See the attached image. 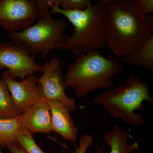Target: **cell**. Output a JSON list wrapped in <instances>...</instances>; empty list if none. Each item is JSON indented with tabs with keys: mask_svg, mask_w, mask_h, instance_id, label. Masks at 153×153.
<instances>
[{
	"mask_svg": "<svg viewBox=\"0 0 153 153\" xmlns=\"http://www.w3.org/2000/svg\"><path fill=\"white\" fill-rule=\"evenodd\" d=\"M57 5L64 11H82L92 5L90 0H56Z\"/></svg>",
	"mask_w": 153,
	"mask_h": 153,
	"instance_id": "e0dca14e",
	"label": "cell"
},
{
	"mask_svg": "<svg viewBox=\"0 0 153 153\" xmlns=\"http://www.w3.org/2000/svg\"><path fill=\"white\" fill-rule=\"evenodd\" d=\"M49 13L63 15L74 27L73 34L60 50L79 56L106 47V0H100L82 11L62 10L56 1Z\"/></svg>",
	"mask_w": 153,
	"mask_h": 153,
	"instance_id": "3957f363",
	"label": "cell"
},
{
	"mask_svg": "<svg viewBox=\"0 0 153 153\" xmlns=\"http://www.w3.org/2000/svg\"><path fill=\"white\" fill-rule=\"evenodd\" d=\"M41 72L42 75L38 78L37 82L41 86L43 98L59 102L70 111L76 109L75 100L69 98L65 93L64 76L59 60L53 58L49 62H45Z\"/></svg>",
	"mask_w": 153,
	"mask_h": 153,
	"instance_id": "52a82bcc",
	"label": "cell"
},
{
	"mask_svg": "<svg viewBox=\"0 0 153 153\" xmlns=\"http://www.w3.org/2000/svg\"><path fill=\"white\" fill-rule=\"evenodd\" d=\"M0 153H2L1 151V149H0Z\"/></svg>",
	"mask_w": 153,
	"mask_h": 153,
	"instance_id": "44dd1931",
	"label": "cell"
},
{
	"mask_svg": "<svg viewBox=\"0 0 153 153\" xmlns=\"http://www.w3.org/2000/svg\"><path fill=\"white\" fill-rule=\"evenodd\" d=\"M16 78L7 70L3 72L1 80L5 84L17 111L21 114L43 98V95L35 74H30L22 81H17Z\"/></svg>",
	"mask_w": 153,
	"mask_h": 153,
	"instance_id": "ba28073f",
	"label": "cell"
},
{
	"mask_svg": "<svg viewBox=\"0 0 153 153\" xmlns=\"http://www.w3.org/2000/svg\"><path fill=\"white\" fill-rule=\"evenodd\" d=\"M106 1L107 47L115 56L128 57L140 49L152 34L153 16L143 15L134 1Z\"/></svg>",
	"mask_w": 153,
	"mask_h": 153,
	"instance_id": "6da1fadb",
	"label": "cell"
},
{
	"mask_svg": "<svg viewBox=\"0 0 153 153\" xmlns=\"http://www.w3.org/2000/svg\"><path fill=\"white\" fill-rule=\"evenodd\" d=\"M55 0H0V27L19 32L49 13Z\"/></svg>",
	"mask_w": 153,
	"mask_h": 153,
	"instance_id": "8992f818",
	"label": "cell"
},
{
	"mask_svg": "<svg viewBox=\"0 0 153 153\" xmlns=\"http://www.w3.org/2000/svg\"><path fill=\"white\" fill-rule=\"evenodd\" d=\"M19 115L7 86L0 80V119L10 118Z\"/></svg>",
	"mask_w": 153,
	"mask_h": 153,
	"instance_id": "9a60e30c",
	"label": "cell"
},
{
	"mask_svg": "<svg viewBox=\"0 0 153 153\" xmlns=\"http://www.w3.org/2000/svg\"><path fill=\"white\" fill-rule=\"evenodd\" d=\"M67 26L65 20L54 19L49 13L29 27L7 35L34 59L38 54L44 59L52 50L61 49L66 44L68 36L64 31Z\"/></svg>",
	"mask_w": 153,
	"mask_h": 153,
	"instance_id": "5b68a950",
	"label": "cell"
},
{
	"mask_svg": "<svg viewBox=\"0 0 153 153\" xmlns=\"http://www.w3.org/2000/svg\"><path fill=\"white\" fill-rule=\"evenodd\" d=\"M135 5L137 10L144 16H148L153 12V0H136Z\"/></svg>",
	"mask_w": 153,
	"mask_h": 153,
	"instance_id": "d6986e66",
	"label": "cell"
},
{
	"mask_svg": "<svg viewBox=\"0 0 153 153\" xmlns=\"http://www.w3.org/2000/svg\"><path fill=\"white\" fill-rule=\"evenodd\" d=\"M123 63L131 66L143 67L153 73V35H151L144 45L133 54L122 58Z\"/></svg>",
	"mask_w": 153,
	"mask_h": 153,
	"instance_id": "4fadbf2b",
	"label": "cell"
},
{
	"mask_svg": "<svg viewBox=\"0 0 153 153\" xmlns=\"http://www.w3.org/2000/svg\"><path fill=\"white\" fill-rule=\"evenodd\" d=\"M21 115V127L33 134L36 133L49 134L52 131L49 105L43 97Z\"/></svg>",
	"mask_w": 153,
	"mask_h": 153,
	"instance_id": "30bf717a",
	"label": "cell"
},
{
	"mask_svg": "<svg viewBox=\"0 0 153 153\" xmlns=\"http://www.w3.org/2000/svg\"><path fill=\"white\" fill-rule=\"evenodd\" d=\"M33 135L27 130L21 127L17 135L18 144L27 153H46L38 146Z\"/></svg>",
	"mask_w": 153,
	"mask_h": 153,
	"instance_id": "2e32d148",
	"label": "cell"
},
{
	"mask_svg": "<svg viewBox=\"0 0 153 153\" xmlns=\"http://www.w3.org/2000/svg\"><path fill=\"white\" fill-rule=\"evenodd\" d=\"M123 63L121 57L104 56L98 50L79 55L64 76L65 89L72 88L77 97L82 98L98 89L111 88L114 76L124 70Z\"/></svg>",
	"mask_w": 153,
	"mask_h": 153,
	"instance_id": "7a4b0ae2",
	"label": "cell"
},
{
	"mask_svg": "<svg viewBox=\"0 0 153 153\" xmlns=\"http://www.w3.org/2000/svg\"><path fill=\"white\" fill-rule=\"evenodd\" d=\"M49 105L52 131L59 134L65 140L76 145L78 129L74 123L69 110L56 100H47Z\"/></svg>",
	"mask_w": 153,
	"mask_h": 153,
	"instance_id": "8fae6325",
	"label": "cell"
},
{
	"mask_svg": "<svg viewBox=\"0 0 153 153\" xmlns=\"http://www.w3.org/2000/svg\"><path fill=\"white\" fill-rule=\"evenodd\" d=\"M131 135L127 130H124L120 126L115 125L111 131H107L103 136V142L110 148L109 153H134L140 151L138 143L134 141L132 144L128 143ZM97 153H105L98 148Z\"/></svg>",
	"mask_w": 153,
	"mask_h": 153,
	"instance_id": "7c38bea8",
	"label": "cell"
},
{
	"mask_svg": "<svg viewBox=\"0 0 153 153\" xmlns=\"http://www.w3.org/2000/svg\"><path fill=\"white\" fill-rule=\"evenodd\" d=\"M22 115L10 118L0 119V146L17 144V135L21 128Z\"/></svg>",
	"mask_w": 153,
	"mask_h": 153,
	"instance_id": "5bb4252c",
	"label": "cell"
},
{
	"mask_svg": "<svg viewBox=\"0 0 153 153\" xmlns=\"http://www.w3.org/2000/svg\"><path fill=\"white\" fill-rule=\"evenodd\" d=\"M0 68H7L16 77L23 79L41 71L42 66L22 47L13 43L2 42L0 43Z\"/></svg>",
	"mask_w": 153,
	"mask_h": 153,
	"instance_id": "9c48e42d",
	"label": "cell"
},
{
	"mask_svg": "<svg viewBox=\"0 0 153 153\" xmlns=\"http://www.w3.org/2000/svg\"><path fill=\"white\" fill-rule=\"evenodd\" d=\"M93 135L83 133L79 137V146L76 148L75 152L71 153H86L87 149L93 143Z\"/></svg>",
	"mask_w": 153,
	"mask_h": 153,
	"instance_id": "ac0fdd59",
	"label": "cell"
},
{
	"mask_svg": "<svg viewBox=\"0 0 153 153\" xmlns=\"http://www.w3.org/2000/svg\"><path fill=\"white\" fill-rule=\"evenodd\" d=\"M7 148L10 153H27L18 144L10 145Z\"/></svg>",
	"mask_w": 153,
	"mask_h": 153,
	"instance_id": "ffe728a7",
	"label": "cell"
},
{
	"mask_svg": "<svg viewBox=\"0 0 153 153\" xmlns=\"http://www.w3.org/2000/svg\"><path fill=\"white\" fill-rule=\"evenodd\" d=\"M151 85L134 74L129 75L123 85L111 88L96 96L90 105H100L111 117L135 127L145 124L144 116L135 113L144 109V102L153 105Z\"/></svg>",
	"mask_w": 153,
	"mask_h": 153,
	"instance_id": "277c9868",
	"label": "cell"
}]
</instances>
